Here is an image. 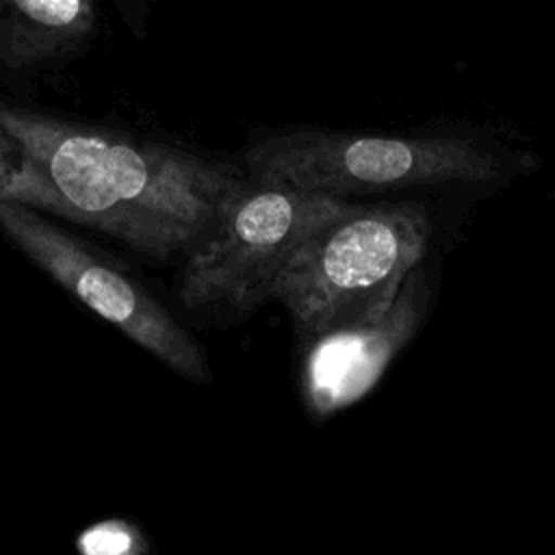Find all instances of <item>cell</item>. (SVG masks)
<instances>
[{
	"label": "cell",
	"mask_w": 555,
	"mask_h": 555,
	"mask_svg": "<svg viewBox=\"0 0 555 555\" xmlns=\"http://www.w3.org/2000/svg\"><path fill=\"white\" fill-rule=\"evenodd\" d=\"M423 308V278L414 267L382 319L317 336L304 369L308 405L325 416L366 395L418 327Z\"/></svg>",
	"instance_id": "6"
},
{
	"label": "cell",
	"mask_w": 555,
	"mask_h": 555,
	"mask_svg": "<svg viewBox=\"0 0 555 555\" xmlns=\"http://www.w3.org/2000/svg\"><path fill=\"white\" fill-rule=\"evenodd\" d=\"M0 230L72 297L191 382L210 371L195 338L121 264L26 204L0 199Z\"/></svg>",
	"instance_id": "5"
},
{
	"label": "cell",
	"mask_w": 555,
	"mask_h": 555,
	"mask_svg": "<svg viewBox=\"0 0 555 555\" xmlns=\"http://www.w3.org/2000/svg\"><path fill=\"white\" fill-rule=\"evenodd\" d=\"M76 548L85 555H137L145 553V535L130 522L119 518L100 520L76 538Z\"/></svg>",
	"instance_id": "9"
},
{
	"label": "cell",
	"mask_w": 555,
	"mask_h": 555,
	"mask_svg": "<svg viewBox=\"0 0 555 555\" xmlns=\"http://www.w3.org/2000/svg\"><path fill=\"white\" fill-rule=\"evenodd\" d=\"M429 234L418 204H349L295 251L273 297L312 336L373 323L425 256Z\"/></svg>",
	"instance_id": "2"
},
{
	"label": "cell",
	"mask_w": 555,
	"mask_h": 555,
	"mask_svg": "<svg viewBox=\"0 0 555 555\" xmlns=\"http://www.w3.org/2000/svg\"><path fill=\"white\" fill-rule=\"evenodd\" d=\"M343 197L245 176L217 225L184 256L178 295L189 310L249 312L273 297L278 278Z\"/></svg>",
	"instance_id": "3"
},
{
	"label": "cell",
	"mask_w": 555,
	"mask_h": 555,
	"mask_svg": "<svg viewBox=\"0 0 555 555\" xmlns=\"http://www.w3.org/2000/svg\"><path fill=\"white\" fill-rule=\"evenodd\" d=\"M0 199L26 204L69 221L67 204L41 163L4 126H0Z\"/></svg>",
	"instance_id": "8"
},
{
	"label": "cell",
	"mask_w": 555,
	"mask_h": 555,
	"mask_svg": "<svg viewBox=\"0 0 555 555\" xmlns=\"http://www.w3.org/2000/svg\"><path fill=\"white\" fill-rule=\"evenodd\" d=\"M251 178L343 197L421 184L488 182L499 158L457 137H386L295 130L247 150Z\"/></svg>",
	"instance_id": "4"
},
{
	"label": "cell",
	"mask_w": 555,
	"mask_h": 555,
	"mask_svg": "<svg viewBox=\"0 0 555 555\" xmlns=\"http://www.w3.org/2000/svg\"><path fill=\"white\" fill-rule=\"evenodd\" d=\"M4 126L41 163L69 221L167 264L217 225L245 176L223 160L0 100Z\"/></svg>",
	"instance_id": "1"
},
{
	"label": "cell",
	"mask_w": 555,
	"mask_h": 555,
	"mask_svg": "<svg viewBox=\"0 0 555 555\" xmlns=\"http://www.w3.org/2000/svg\"><path fill=\"white\" fill-rule=\"evenodd\" d=\"M93 0H0V65L41 67L78 52L95 30Z\"/></svg>",
	"instance_id": "7"
}]
</instances>
